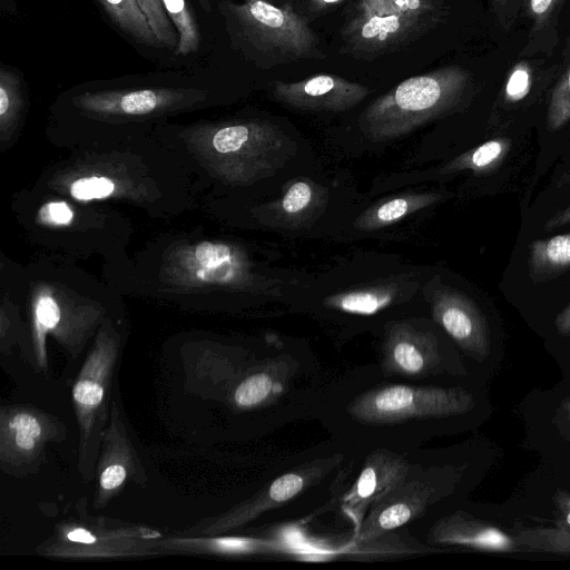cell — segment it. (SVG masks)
<instances>
[{
    "label": "cell",
    "mask_w": 570,
    "mask_h": 570,
    "mask_svg": "<svg viewBox=\"0 0 570 570\" xmlns=\"http://www.w3.org/2000/svg\"><path fill=\"white\" fill-rule=\"evenodd\" d=\"M554 325L561 335H570V303L558 314Z\"/></svg>",
    "instance_id": "74e56055"
},
{
    "label": "cell",
    "mask_w": 570,
    "mask_h": 570,
    "mask_svg": "<svg viewBox=\"0 0 570 570\" xmlns=\"http://www.w3.org/2000/svg\"><path fill=\"white\" fill-rule=\"evenodd\" d=\"M521 550L543 551L570 556V528L560 524L556 528H518L514 534Z\"/></svg>",
    "instance_id": "d4e9b609"
},
{
    "label": "cell",
    "mask_w": 570,
    "mask_h": 570,
    "mask_svg": "<svg viewBox=\"0 0 570 570\" xmlns=\"http://www.w3.org/2000/svg\"><path fill=\"white\" fill-rule=\"evenodd\" d=\"M472 89L471 75L458 66L410 77L374 100L361 115L360 127L373 141L401 137L455 111Z\"/></svg>",
    "instance_id": "7a4b0ae2"
},
{
    "label": "cell",
    "mask_w": 570,
    "mask_h": 570,
    "mask_svg": "<svg viewBox=\"0 0 570 570\" xmlns=\"http://www.w3.org/2000/svg\"><path fill=\"white\" fill-rule=\"evenodd\" d=\"M492 11L503 30H509L518 18L523 0H490Z\"/></svg>",
    "instance_id": "836d02e7"
},
{
    "label": "cell",
    "mask_w": 570,
    "mask_h": 570,
    "mask_svg": "<svg viewBox=\"0 0 570 570\" xmlns=\"http://www.w3.org/2000/svg\"><path fill=\"white\" fill-rule=\"evenodd\" d=\"M407 478V476H406ZM406 478L377 500L356 529L357 539L367 541L420 517L432 502L434 489L423 480Z\"/></svg>",
    "instance_id": "7c38bea8"
},
{
    "label": "cell",
    "mask_w": 570,
    "mask_h": 570,
    "mask_svg": "<svg viewBox=\"0 0 570 570\" xmlns=\"http://www.w3.org/2000/svg\"><path fill=\"white\" fill-rule=\"evenodd\" d=\"M160 46L177 48L178 33L168 18L161 0H136Z\"/></svg>",
    "instance_id": "f1b7e54d"
},
{
    "label": "cell",
    "mask_w": 570,
    "mask_h": 570,
    "mask_svg": "<svg viewBox=\"0 0 570 570\" xmlns=\"http://www.w3.org/2000/svg\"><path fill=\"white\" fill-rule=\"evenodd\" d=\"M82 497L76 514L57 522L52 534L37 549L45 557L62 559H117L160 552L164 534L145 524L124 522L87 513Z\"/></svg>",
    "instance_id": "3957f363"
},
{
    "label": "cell",
    "mask_w": 570,
    "mask_h": 570,
    "mask_svg": "<svg viewBox=\"0 0 570 570\" xmlns=\"http://www.w3.org/2000/svg\"><path fill=\"white\" fill-rule=\"evenodd\" d=\"M432 315L466 354L476 360L489 354L487 321L468 296L454 288H440L433 297Z\"/></svg>",
    "instance_id": "8fae6325"
},
{
    "label": "cell",
    "mask_w": 570,
    "mask_h": 570,
    "mask_svg": "<svg viewBox=\"0 0 570 570\" xmlns=\"http://www.w3.org/2000/svg\"><path fill=\"white\" fill-rule=\"evenodd\" d=\"M325 203V191L315 183L296 180L276 204V224L298 227L316 217V209ZM279 224V223H278Z\"/></svg>",
    "instance_id": "ffe728a7"
},
{
    "label": "cell",
    "mask_w": 570,
    "mask_h": 570,
    "mask_svg": "<svg viewBox=\"0 0 570 570\" xmlns=\"http://www.w3.org/2000/svg\"><path fill=\"white\" fill-rule=\"evenodd\" d=\"M95 480V510L106 508L128 482L140 487L147 483V473L129 433L118 393L111 399L110 416L96 462Z\"/></svg>",
    "instance_id": "52a82bcc"
},
{
    "label": "cell",
    "mask_w": 570,
    "mask_h": 570,
    "mask_svg": "<svg viewBox=\"0 0 570 570\" xmlns=\"http://www.w3.org/2000/svg\"><path fill=\"white\" fill-rule=\"evenodd\" d=\"M204 8H206V10H208L209 8V4H208V0H200Z\"/></svg>",
    "instance_id": "7bdbcfd3"
},
{
    "label": "cell",
    "mask_w": 570,
    "mask_h": 570,
    "mask_svg": "<svg viewBox=\"0 0 570 570\" xmlns=\"http://www.w3.org/2000/svg\"><path fill=\"white\" fill-rule=\"evenodd\" d=\"M563 53L561 69L548 105L547 128L550 132L561 129L570 121V38Z\"/></svg>",
    "instance_id": "4316f807"
},
{
    "label": "cell",
    "mask_w": 570,
    "mask_h": 570,
    "mask_svg": "<svg viewBox=\"0 0 570 570\" xmlns=\"http://www.w3.org/2000/svg\"><path fill=\"white\" fill-rule=\"evenodd\" d=\"M67 438V426L57 416L30 404L0 409V468L10 475L37 473L46 463V448Z\"/></svg>",
    "instance_id": "8992f818"
},
{
    "label": "cell",
    "mask_w": 570,
    "mask_h": 570,
    "mask_svg": "<svg viewBox=\"0 0 570 570\" xmlns=\"http://www.w3.org/2000/svg\"><path fill=\"white\" fill-rule=\"evenodd\" d=\"M119 364V341L102 332L87 355L72 385V403L79 431L78 472L85 482L95 468L111 405L112 382Z\"/></svg>",
    "instance_id": "277c9868"
},
{
    "label": "cell",
    "mask_w": 570,
    "mask_h": 570,
    "mask_svg": "<svg viewBox=\"0 0 570 570\" xmlns=\"http://www.w3.org/2000/svg\"><path fill=\"white\" fill-rule=\"evenodd\" d=\"M443 16L354 14L345 26L343 40L351 55L371 58L395 50L440 22Z\"/></svg>",
    "instance_id": "ba28073f"
},
{
    "label": "cell",
    "mask_w": 570,
    "mask_h": 570,
    "mask_svg": "<svg viewBox=\"0 0 570 570\" xmlns=\"http://www.w3.org/2000/svg\"><path fill=\"white\" fill-rule=\"evenodd\" d=\"M472 405L471 394L462 389L390 384L357 396L348 412L364 423L396 424L449 417L469 411Z\"/></svg>",
    "instance_id": "5b68a950"
},
{
    "label": "cell",
    "mask_w": 570,
    "mask_h": 570,
    "mask_svg": "<svg viewBox=\"0 0 570 570\" xmlns=\"http://www.w3.org/2000/svg\"><path fill=\"white\" fill-rule=\"evenodd\" d=\"M266 1L277 4V6L292 4L291 0H266Z\"/></svg>",
    "instance_id": "ab89813d"
},
{
    "label": "cell",
    "mask_w": 570,
    "mask_h": 570,
    "mask_svg": "<svg viewBox=\"0 0 570 570\" xmlns=\"http://www.w3.org/2000/svg\"><path fill=\"white\" fill-rule=\"evenodd\" d=\"M112 22L134 40L146 46L160 45L136 0H98Z\"/></svg>",
    "instance_id": "603a6c76"
},
{
    "label": "cell",
    "mask_w": 570,
    "mask_h": 570,
    "mask_svg": "<svg viewBox=\"0 0 570 570\" xmlns=\"http://www.w3.org/2000/svg\"><path fill=\"white\" fill-rule=\"evenodd\" d=\"M409 473L410 463L404 456L384 451L372 453L343 497L344 510L356 524H361L365 511L401 483Z\"/></svg>",
    "instance_id": "4fadbf2b"
},
{
    "label": "cell",
    "mask_w": 570,
    "mask_h": 570,
    "mask_svg": "<svg viewBox=\"0 0 570 570\" xmlns=\"http://www.w3.org/2000/svg\"><path fill=\"white\" fill-rule=\"evenodd\" d=\"M314 472L295 471L275 479L265 490L222 515L200 521L184 534L214 535L238 528L261 513L277 508L297 495L314 478Z\"/></svg>",
    "instance_id": "5bb4252c"
},
{
    "label": "cell",
    "mask_w": 570,
    "mask_h": 570,
    "mask_svg": "<svg viewBox=\"0 0 570 570\" xmlns=\"http://www.w3.org/2000/svg\"><path fill=\"white\" fill-rule=\"evenodd\" d=\"M164 9L178 33L176 53L187 56L200 47V32L187 0H161Z\"/></svg>",
    "instance_id": "83f0119b"
},
{
    "label": "cell",
    "mask_w": 570,
    "mask_h": 570,
    "mask_svg": "<svg viewBox=\"0 0 570 570\" xmlns=\"http://www.w3.org/2000/svg\"><path fill=\"white\" fill-rule=\"evenodd\" d=\"M566 0H523L521 11L530 20L520 56L551 55L559 43L558 20Z\"/></svg>",
    "instance_id": "ac0fdd59"
},
{
    "label": "cell",
    "mask_w": 570,
    "mask_h": 570,
    "mask_svg": "<svg viewBox=\"0 0 570 570\" xmlns=\"http://www.w3.org/2000/svg\"><path fill=\"white\" fill-rule=\"evenodd\" d=\"M564 183H570V170L564 174L563 178L560 180V185H563Z\"/></svg>",
    "instance_id": "60d3db41"
},
{
    "label": "cell",
    "mask_w": 570,
    "mask_h": 570,
    "mask_svg": "<svg viewBox=\"0 0 570 570\" xmlns=\"http://www.w3.org/2000/svg\"><path fill=\"white\" fill-rule=\"evenodd\" d=\"M534 85V69L527 60L518 61L507 75L502 96L505 102L517 104L528 97Z\"/></svg>",
    "instance_id": "f546056e"
},
{
    "label": "cell",
    "mask_w": 570,
    "mask_h": 570,
    "mask_svg": "<svg viewBox=\"0 0 570 570\" xmlns=\"http://www.w3.org/2000/svg\"><path fill=\"white\" fill-rule=\"evenodd\" d=\"M510 149V139H491L454 158L444 170L455 173L468 169L478 174L490 173L501 165Z\"/></svg>",
    "instance_id": "cb8c5ba5"
},
{
    "label": "cell",
    "mask_w": 570,
    "mask_h": 570,
    "mask_svg": "<svg viewBox=\"0 0 570 570\" xmlns=\"http://www.w3.org/2000/svg\"><path fill=\"white\" fill-rule=\"evenodd\" d=\"M219 11L233 48L259 68L325 57L318 37L292 4L223 0Z\"/></svg>",
    "instance_id": "6da1fadb"
},
{
    "label": "cell",
    "mask_w": 570,
    "mask_h": 570,
    "mask_svg": "<svg viewBox=\"0 0 570 570\" xmlns=\"http://www.w3.org/2000/svg\"><path fill=\"white\" fill-rule=\"evenodd\" d=\"M195 257L206 271H217L233 263L232 249L224 244L202 243L195 249Z\"/></svg>",
    "instance_id": "1f68e13d"
},
{
    "label": "cell",
    "mask_w": 570,
    "mask_h": 570,
    "mask_svg": "<svg viewBox=\"0 0 570 570\" xmlns=\"http://www.w3.org/2000/svg\"><path fill=\"white\" fill-rule=\"evenodd\" d=\"M442 365L436 337L406 322H395L385 331L382 368L386 375L420 379L431 375Z\"/></svg>",
    "instance_id": "9c48e42d"
},
{
    "label": "cell",
    "mask_w": 570,
    "mask_h": 570,
    "mask_svg": "<svg viewBox=\"0 0 570 570\" xmlns=\"http://www.w3.org/2000/svg\"><path fill=\"white\" fill-rule=\"evenodd\" d=\"M180 96V91L148 88L121 92L85 94L79 100L83 107L97 111L146 115L171 104Z\"/></svg>",
    "instance_id": "e0dca14e"
},
{
    "label": "cell",
    "mask_w": 570,
    "mask_h": 570,
    "mask_svg": "<svg viewBox=\"0 0 570 570\" xmlns=\"http://www.w3.org/2000/svg\"><path fill=\"white\" fill-rule=\"evenodd\" d=\"M396 284L337 294L325 299V304L343 312L373 315L387 307L397 297Z\"/></svg>",
    "instance_id": "7402d4cb"
},
{
    "label": "cell",
    "mask_w": 570,
    "mask_h": 570,
    "mask_svg": "<svg viewBox=\"0 0 570 570\" xmlns=\"http://www.w3.org/2000/svg\"><path fill=\"white\" fill-rule=\"evenodd\" d=\"M434 543L462 546L482 551H520L518 542L492 524L475 520L464 513L441 519L431 531Z\"/></svg>",
    "instance_id": "9a60e30c"
},
{
    "label": "cell",
    "mask_w": 570,
    "mask_h": 570,
    "mask_svg": "<svg viewBox=\"0 0 570 570\" xmlns=\"http://www.w3.org/2000/svg\"><path fill=\"white\" fill-rule=\"evenodd\" d=\"M261 122L235 124L223 127L213 137V146L220 154L237 151L257 130Z\"/></svg>",
    "instance_id": "4dcf8cb0"
},
{
    "label": "cell",
    "mask_w": 570,
    "mask_h": 570,
    "mask_svg": "<svg viewBox=\"0 0 570 570\" xmlns=\"http://www.w3.org/2000/svg\"><path fill=\"white\" fill-rule=\"evenodd\" d=\"M568 224H570V205L551 216L543 225V229L551 232Z\"/></svg>",
    "instance_id": "d590c367"
},
{
    "label": "cell",
    "mask_w": 570,
    "mask_h": 570,
    "mask_svg": "<svg viewBox=\"0 0 570 570\" xmlns=\"http://www.w3.org/2000/svg\"><path fill=\"white\" fill-rule=\"evenodd\" d=\"M556 502L561 513V523L570 528V493L559 492Z\"/></svg>",
    "instance_id": "8d00e7d4"
},
{
    "label": "cell",
    "mask_w": 570,
    "mask_h": 570,
    "mask_svg": "<svg viewBox=\"0 0 570 570\" xmlns=\"http://www.w3.org/2000/svg\"><path fill=\"white\" fill-rule=\"evenodd\" d=\"M275 97L296 109L344 111L355 107L370 88L335 75H315L298 81H277Z\"/></svg>",
    "instance_id": "30bf717a"
},
{
    "label": "cell",
    "mask_w": 570,
    "mask_h": 570,
    "mask_svg": "<svg viewBox=\"0 0 570 570\" xmlns=\"http://www.w3.org/2000/svg\"><path fill=\"white\" fill-rule=\"evenodd\" d=\"M445 0H361L355 14L443 16Z\"/></svg>",
    "instance_id": "484cf974"
},
{
    "label": "cell",
    "mask_w": 570,
    "mask_h": 570,
    "mask_svg": "<svg viewBox=\"0 0 570 570\" xmlns=\"http://www.w3.org/2000/svg\"><path fill=\"white\" fill-rule=\"evenodd\" d=\"M291 367L289 360L281 357L257 365L235 386L234 405L239 410H252L269 403L283 392Z\"/></svg>",
    "instance_id": "2e32d148"
},
{
    "label": "cell",
    "mask_w": 570,
    "mask_h": 570,
    "mask_svg": "<svg viewBox=\"0 0 570 570\" xmlns=\"http://www.w3.org/2000/svg\"><path fill=\"white\" fill-rule=\"evenodd\" d=\"M115 189L114 183L106 177H88L76 180L71 188V195L81 200L104 198Z\"/></svg>",
    "instance_id": "d6a6232c"
},
{
    "label": "cell",
    "mask_w": 570,
    "mask_h": 570,
    "mask_svg": "<svg viewBox=\"0 0 570 570\" xmlns=\"http://www.w3.org/2000/svg\"><path fill=\"white\" fill-rule=\"evenodd\" d=\"M568 268H570V233L530 243L528 269L533 283L553 279Z\"/></svg>",
    "instance_id": "d6986e66"
},
{
    "label": "cell",
    "mask_w": 570,
    "mask_h": 570,
    "mask_svg": "<svg viewBox=\"0 0 570 570\" xmlns=\"http://www.w3.org/2000/svg\"><path fill=\"white\" fill-rule=\"evenodd\" d=\"M566 412H567L568 419H569V421H570V401H568V402L566 403Z\"/></svg>",
    "instance_id": "b9f144b4"
},
{
    "label": "cell",
    "mask_w": 570,
    "mask_h": 570,
    "mask_svg": "<svg viewBox=\"0 0 570 570\" xmlns=\"http://www.w3.org/2000/svg\"><path fill=\"white\" fill-rule=\"evenodd\" d=\"M344 0H308V3L314 11H323L330 9Z\"/></svg>",
    "instance_id": "f35d334b"
},
{
    "label": "cell",
    "mask_w": 570,
    "mask_h": 570,
    "mask_svg": "<svg viewBox=\"0 0 570 570\" xmlns=\"http://www.w3.org/2000/svg\"><path fill=\"white\" fill-rule=\"evenodd\" d=\"M46 213L45 218L55 224H69L72 219V212L69 206L63 202L49 203L42 208Z\"/></svg>",
    "instance_id": "e575fe53"
},
{
    "label": "cell",
    "mask_w": 570,
    "mask_h": 570,
    "mask_svg": "<svg viewBox=\"0 0 570 570\" xmlns=\"http://www.w3.org/2000/svg\"><path fill=\"white\" fill-rule=\"evenodd\" d=\"M440 198L441 195L433 193L404 194L368 208L357 218L355 226L363 230L382 228L438 202Z\"/></svg>",
    "instance_id": "44dd1931"
}]
</instances>
